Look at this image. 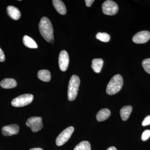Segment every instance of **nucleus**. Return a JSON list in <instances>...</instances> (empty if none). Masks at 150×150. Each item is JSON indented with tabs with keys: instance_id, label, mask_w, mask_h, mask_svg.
Wrapping results in <instances>:
<instances>
[{
	"instance_id": "1",
	"label": "nucleus",
	"mask_w": 150,
	"mask_h": 150,
	"mask_svg": "<svg viewBox=\"0 0 150 150\" xmlns=\"http://www.w3.org/2000/svg\"><path fill=\"white\" fill-rule=\"evenodd\" d=\"M40 34L45 40L53 43L54 40V29L51 22L46 17H43L39 23Z\"/></svg>"
},
{
	"instance_id": "2",
	"label": "nucleus",
	"mask_w": 150,
	"mask_h": 150,
	"mask_svg": "<svg viewBox=\"0 0 150 150\" xmlns=\"http://www.w3.org/2000/svg\"><path fill=\"white\" fill-rule=\"evenodd\" d=\"M123 79L120 74L113 76L107 86L106 92L110 95L115 94L121 90L123 85Z\"/></svg>"
},
{
	"instance_id": "3",
	"label": "nucleus",
	"mask_w": 150,
	"mask_h": 150,
	"mask_svg": "<svg viewBox=\"0 0 150 150\" xmlns=\"http://www.w3.org/2000/svg\"><path fill=\"white\" fill-rule=\"evenodd\" d=\"M80 84L79 78L76 75H73L70 79L68 86V98L70 101L74 100L76 97Z\"/></svg>"
},
{
	"instance_id": "4",
	"label": "nucleus",
	"mask_w": 150,
	"mask_h": 150,
	"mask_svg": "<svg viewBox=\"0 0 150 150\" xmlns=\"http://www.w3.org/2000/svg\"><path fill=\"white\" fill-rule=\"evenodd\" d=\"M33 96L31 94H24L13 100L11 105L16 107H21L27 105L32 102Z\"/></svg>"
},
{
	"instance_id": "5",
	"label": "nucleus",
	"mask_w": 150,
	"mask_h": 150,
	"mask_svg": "<svg viewBox=\"0 0 150 150\" xmlns=\"http://www.w3.org/2000/svg\"><path fill=\"white\" fill-rule=\"evenodd\" d=\"M74 131V127L73 126H70L62 131L56 138V143L57 146H62L64 144L71 138Z\"/></svg>"
},
{
	"instance_id": "6",
	"label": "nucleus",
	"mask_w": 150,
	"mask_h": 150,
	"mask_svg": "<svg viewBox=\"0 0 150 150\" xmlns=\"http://www.w3.org/2000/svg\"><path fill=\"white\" fill-rule=\"evenodd\" d=\"M103 13L107 15H114L118 10V6L116 3L111 0L105 1L102 4Z\"/></svg>"
},
{
	"instance_id": "7",
	"label": "nucleus",
	"mask_w": 150,
	"mask_h": 150,
	"mask_svg": "<svg viewBox=\"0 0 150 150\" xmlns=\"http://www.w3.org/2000/svg\"><path fill=\"white\" fill-rule=\"evenodd\" d=\"M26 125L28 127L30 128L33 133L38 132L43 127L42 118L38 116L30 118L26 121Z\"/></svg>"
},
{
	"instance_id": "8",
	"label": "nucleus",
	"mask_w": 150,
	"mask_h": 150,
	"mask_svg": "<svg viewBox=\"0 0 150 150\" xmlns=\"http://www.w3.org/2000/svg\"><path fill=\"white\" fill-rule=\"evenodd\" d=\"M150 39V32L147 30L140 31L133 36V41L137 44L146 43Z\"/></svg>"
},
{
	"instance_id": "9",
	"label": "nucleus",
	"mask_w": 150,
	"mask_h": 150,
	"mask_svg": "<svg viewBox=\"0 0 150 150\" xmlns=\"http://www.w3.org/2000/svg\"><path fill=\"white\" fill-rule=\"evenodd\" d=\"M69 63V54L67 51L63 50L59 54V67L62 71H67Z\"/></svg>"
},
{
	"instance_id": "10",
	"label": "nucleus",
	"mask_w": 150,
	"mask_h": 150,
	"mask_svg": "<svg viewBox=\"0 0 150 150\" xmlns=\"http://www.w3.org/2000/svg\"><path fill=\"white\" fill-rule=\"evenodd\" d=\"M19 127L17 124H11L4 126L2 129V134L6 137L13 136L18 134Z\"/></svg>"
},
{
	"instance_id": "11",
	"label": "nucleus",
	"mask_w": 150,
	"mask_h": 150,
	"mask_svg": "<svg viewBox=\"0 0 150 150\" xmlns=\"http://www.w3.org/2000/svg\"><path fill=\"white\" fill-rule=\"evenodd\" d=\"M7 11L9 16L15 20H17L20 18L21 14L19 10L13 6H10L7 8Z\"/></svg>"
},
{
	"instance_id": "12",
	"label": "nucleus",
	"mask_w": 150,
	"mask_h": 150,
	"mask_svg": "<svg viewBox=\"0 0 150 150\" xmlns=\"http://www.w3.org/2000/svg\"><path fill=\"white\" fill-rule=\"evenodd\" d=\"M53 5L57 11L60 14L64 15L67 13V8L64 2L61 0H54L52 1Z\"/></svg>"
},
{
	"instance_id": "13",
	"label": "nucleus",
	"mask_w": 150,
	"mask_h": 150,
	"mask_svg": "<svg viewBox=\"0 0 150 150\" xmlns=\"http://www.w3.org/2000/svg\"><path fill=\"white\" fill-rule=\"evenodd\" d=\"M0 86L4 88H12L16 86L17 83L14 79L7 78L1 81Z\"/></svg>"
},
{
	"instance_id": "14",
	"label": "nucleus",
	"mask_w": 150,
	"mask_h": 150,
	"mask_svg": "<svg viewBox=\"0 0 150 150\" xmlns=\"http://www.w3.org/2000/svg\"><path fill=\"white\" fill-rule=\"evenodd\" d=\"M110 115V111L109 109L103 108L98 112L96 116L97 120L99 122L104 121L109 118Z\"/></svg>"
},
{
	"instance_id": "15",
	"label": "nucleus",
	"mask_w": 150,
	"mask_h": 150,
	"mask_svg": "<svg viewBox=\"0 0 150 150\" xmlns=\"http://www.w3.org/2000/svg\"><path fill=\"white\" fill-rule=\"evenodd\" d=\"M103 64V61L101 59H95L92 60L91 67L95 72L99 73L101 71Z\"/></svg>"
},
{
	"instance_id": "16",
	"label": "nucleus",
	"mask_w": 150,
	"mask_h": 150,
	"mask_svg": "<svg viewBox=\"0 0 150 150\" xmlns=\"http://www.w3.org/2000/svg\"><path fill=\"white\" fill-rule=\"evenodd\" d=\"M132 110V107L131 105L123 106L120 110L121 117L123 121H126L129 118Z\"/></svg>"
},
{
	"instance_id": "17",
	"label": "nucleus",
	"mask_w": 150,
	"mask_h": 150,
	"mask_svg": "<svg viewBox=\"0 0 150 150\" xmlns=\"http://www.w3.org/2000/svg\"><path fill=\"white\" fill-rule=\"evenodd\" d=\"M37 75L38 79L43 81L48 82L51 80V73L48 70H40L38 73Z\"/></svg>"
},
{
	"instance_id": "18",
	"label": "nucleus",
	"mask_w": 150,
	"mask_h": 150,
	"mask_svg": "<svg viewBox=\"0 0 150 150\" xmlns=\"http://www.w3.org/2000/svg\"><path fill=\"white\" fill-rule=\"evenodd\" d=\"M23 41L25 46L30 48H37L38 45L35 41L31 38L25 35L23 38Z\"/></svg>"
},
{
	"instance_id": "19",
	"label": "nucleus",
	"mask_w": 150,
	"mask_h": 150,
	"mask_svg": "<svg viewBox=\"0 0 150 150\" xmlns=\"http://www.w3.org/2000/svg\"><path fill=\"white\" fill-rule=\"evenodd\" d=\"M91 147L89 142L83 141L76 146L74 150H91Z\"/></svg>"
},
{
	"instance_id": "20",
	"label": "nucleus",
	"mask_w": 150,
	"mask_h": 150,
	"mask_svg": "<svg viewBox=\"0 0 150 150\" xmlns=\"http://www.w3.org/2000/svg\"><path fill=\"white\" fill-rule=\"evenodd\" d=\"M97 39L104 42H108L110 40V36L106 33L99 32L96 34Z\"/></svg>"
},
{
	"instance_id": "21",
	"label": "nucleus",
	"mask_w": 150,
	"mask_h": 150,
	"mask_svg": "<svg viewBox=\"0 0 150 150\" xmlns=\"http://www.w3.org/2000/svg\"><path fill=\"white\" fill-rule=\"evenodd\" d=\"M142 64L145 71L150 74V59L149 58L143 60Z\"/></svg>"
},
{
	"instance_id": "22",
	"label": "nucleus",
	"mask_w": 150,
	"mask_h": 150,
	"mask_svg": "<svg viewBox=\"0 0 150 150\" xmlns=\"http://www.w3.org/2000/svg\"><path fill=\"white\" fill-rule=\"evenodd\" d=\"M150 137V130H146L142 134V139L143 141H146Z\"/></svg>"
},
{
	"instance_id": "23",
	"label": "nucleus",
	"mask_w": 150,
	"mask_h": 150,
	"mask_svg": "<svg viewBox=\"0 0 150 150\" xmlns=\"http://www.w3.org/2000/svg\"><path fill=\"white\" fill-rule=\"evenodd\" d=\"M150 124V115L146 116L144 119L142 123V126H146Z\"/></svg>"
},
{
	"instance_id": "24",
	"label": "nucleus",
	"mask_w": 150,
	"mask_h": 150,
	"mask_svg": "<svg viewBox=\"0 0 150 150\" xmlns=\"http://www.w3.org/2000/svg\"><path fill=\"white\" fill-rule=\"evenodd\" d=\"M5 60V56L2 50L0 48V62H4Z\"/></svg>"
},
{
	"instance_id": "25",
	"label": "nucleus",
	"mask_w": 150,
	"mask_h": 150,
	"mask_svg": "<svg viewBox=\"0 0 150 150\" xmlns=\"http://www.w3.org/2000/svg\"><path fill=\"white\" fill-rule=\"evenodd\" d=\"M85 1L86 6L90 7L91 6L92 4H93L94 1V0H85Z\"/></svg>"
},
{
	"instance_id": "26",
	"label": "nucleus",
	"mask_w": 150,
	"mask_h": 150,
	"mask_svg": "<svg viewBox=\"0 0 150 150\" xmlns=\"http://www.w3.org/2000/svg\"><path fill=\"white\" fill-rule=\"evenodd\" d=\"M107 150H117V149H116V148L114 146H111L110 147L108 148V149H107Z\"/></svg>"
},
{
	"instance_id": "27",
	"label": "nucleus",
	"mask_w": 150,
	"mask_h": 150,
	"mask_svg": "<svg viewBox=\"0 0 150 150\" xmlns=\"http://www.w3.org/2000/svg\"><path fill=\"white\" fill-rule=\"evenodd\" d=\"M29 150H43V149L40 148H33V149H30Z\"/></svg>"
}]
</instances>
